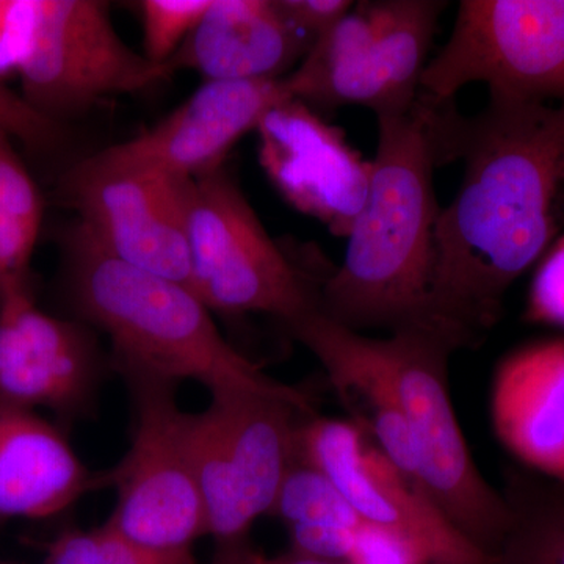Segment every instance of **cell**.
I'll use <instances>...</instances> for the list:
<instances>
[{
    "mask_svg": "<svg viewBox=\"0 0 564 564\" xmlns=\"http://www.w3.org/2000/svg\"><path fill=\"white\" fill-rule=\"evenodd\" d=\"M313 44L280 0H212L169 66L196 70L207 82L284 79Z\"/></svg>",
    "mask_w": 564,
    "mask_h": 564,
    "instance_id": "cell-18",
    "label": "cell"
},
{
    "mask_svg": "<svg viewBox=\"0 0 564 564\" xmlns=\"http://www.w3.org/2000/svg\"><path fill=\"white\" fill-rule=\"evenodd\" d=\"M288 99L285 77L209 80L147 132L79 163L93 172H159L195 180L225 165L234 144Z\"/></svg>",
    "mask_w": 564,
    "mask_h": 564,
    "instance_id": "cell-14",
    "label": "cell"
},
{
    "mask_svg": "<svg viewBox=\"0 0 564 564\" xmlns=\"http://www.w3.org/2000/svg\"><path fill=\"white\" fill-rule=\"evenodd\" d=\"M0 129L21 141L29 151L51 152L66 139L62 122L44 117L20 95L0 82Z\"/></svg>",
    "mask_w": 564,
    "mask_h": 564,
    "instance_id": "cell-26",
    "label": "cell"
},
{
    "mask_svg": "<svg viewBox=\"0 0 564 564\" xmlns=\"http://www.w3.org/2000/svg\"><path fill=\"white\" fill-rule=\"evenodd\" d=\"M104 372L98 345L84 325L36 306L29 282L0 300V400L46 408L63 421L87 415Z\"/></svg>",
    "mask_w": 564,
    "mask_h": 564,
    "instance_id": "cell-15",
    "label": "cell"
},
{
    "mask_svg": "<svg viewBox=\"0 0 564 564\" xmlns=\"http://www.w3.org/2000/svg\"><path fill=\"white\" fill-rule=\"evenodd\" d=\"M212 0H143L139 3L143 24L144 57L169 65L182 43L202 21Z\"/></svg>",
    "mask_w": 564,
    "mask_h": 564,
    "instance_id": "cell-24",
    "label": "cell"
},
{
    "mask_svg": "<svg viewBox=\"0 0 564 564\" xmlns=\"http://www.w3.org/2000/svg\"><path fill=\"white\" fill-rule=\"evenodd\" d=\"M43 221V202L13 139L0 129V300L11 284L29 282Z\"/></svg>",
    "mask_w": 564,
    "mask_h": 564,
    "instance_id": "cell-22",
    "label": "cell"
},
{
    "mask_svg": "<svg viewBox=\"0 0 564 564\" xmlns=\"http://www.w3.org/2000/svg\"><path fill=\"white\" fill-rule=\"evenodd\" d=\"M447 2H359L315 39L285 77L293 99L315 111L361 106L381 117L413 109Z\"/></svg>",
    "mask_w": 564,
    "mask_h": 564,
    "instance_id": "cell-7",
    "label": "cell"
},
{
    "mask_svg": "<svg viewBox=\"0 0 564 564\" xmlns=\"http://www.w3.org/2000/svg\"><path fill=\"white\" fill-rule=\"evenodd\" d=\"M433 137L440 166L464 165L434 229L433 318L475 345L564 234V106L489 99L463 117L433 99Z\"/></svg>",
    "mask_w": 564,
    "mask_h": 564,
    "instance_id": "cell-1",
    "label": "cell"
},
{
    "mask_svg": "<svg viewBox=\"0 0 564 564\" xmlns=\"http://www.w3.org/2000/svg\"><path fill=\"white\" fill-rule=\"evenodd\" d=\"M0 525H2V521H0Z\"/></svg>",
    "mask_w": 564,
    "mask_h": 564,
    "instance_id": "cell-32",
    "label": "cell"
},
{
    "mask_svg": "<svg viewBox=\"0 0 564 564\" xmlns=\"http://www.w3.org/2000/svg\"><path fill=\"white\" fill-rule=\"evenodd\" d=\"M17 74L25 99L44 117L84 113L115 95L150 90L173 76L118 35L98 0H28Z\"/></svg>",
    "mask_w": 564,
    "mask_h": 564,
    "instance_id": "cell-9",
    "label": "cell"
},
{
    "mask_svg": "<svg viewBox=\"0 0 564 564\" xmlns=\"http://www.w3.org/2000/svg\"><path fill=\"white\" fill-rule=\"evenodd\" d=\"M296 458L325 475L362 522L417 541L436 564L488 560L348 419L304 415L296 433Z\"/></svg>",
    "mask_w": 564,
    "mask_h": 564,
    "instance_id": "cell-12",
    "label": "cell"
},
{
    "mask_svg": "<svg viewBox=\"0 0 564 564\" xmlns=\"http://www.w3.org/2000/svg\"><path fill=\"white\" fill-rule=\"evenodd\" d=\"M256 132L259 163L274 191L333 236L348 239L369 195L372 161L299 99L274 106Z\"/></svg>",
    "mask_w": 564,
    "mask_h": 564,
    "instance_id": "cell-13",
    "label": "cell"
},
{
    "mask_svg": "<svg viewBox=\"0 0 564 564\" xmlns=\"http://www.w3.org/2000/svg\"><path fill=\"white\" fill-rule=\"evenodd\" d=\"M289 333L322 364L337 399L350 414L348 421L417 484L410 432L383 339L351 332L322 311Z\"/></svg>",
    "mask_w": 564,
    "mask_h": 564,
    "instance_id": "cell-17",
    "label": "cell"
},
{
    "mask_svg": "<svg viewBox=\"0 0 564 564\" xmlns=\"http://www.w3.org/2000/svg\"><path fill=\"white\" fill-rule=\"evenodd\" d=\"M28 0H0V79L17 73Z\"/></svg>",
    "mask_w": 564,
    "mask_h": 564,
    "instance_id": "cell-29",
    "label": "cell"
},
{
    "mask_svg": "<svg viewBox=\"0 0 564 564\" xmlns=\"http://www.w3.org/2000/svg\"><path fill=\"white\" fill-rule=\"evenodd\" d=\"M193 177L159 172H93L77 163L62 198L79 228L118 261L180 284L191 281Z\"/></svg>",
    "mask_w": 564,
    "mask_h": 564,
    "instance_id": "cell-11",
    "label": "cell"
},
{
    "mask_svg": "<svg viewBox=\"0 0 564 564\" xmlns=\"http://www.w3.org/2000/svg\"><path fill=\"white\" fill-rule=\"evenodd\" d=\"M280 7L300 29L315 41L355 7L350 0H280Z\"/></svg>",
    "mask_w": 564,
    "mask_h": 564,
    "instance_id": "cell-28",
    "label": "cell"
},
{
    "mask_svg": "<svg viewBox=\"0 0 564 564\" xmlns=\"http://www.w3.org/2000/svg\"><path fill=\"white\" fill-rule=\"evenodd\" d=\"M44 564H198L192 551H159L111 527L62 530L46 544Z\"/></svg>",
    "mask_w": 564,
    "mask_h": 564,
    "instance_id": "cell-23",
    "label": "cell"
},
{
    "mask_svg": "<svg viewBox=\"0 0 564 564\" xmlns=\"http://www.w3.org/2000/svg\"><path fill=\"white\" fill-rule=\"evenodd\" d=\"M347 564H436L430 552L417 541L386 529L362 522L356 530Z\"/></svg>",
    "mask_w": 564,
    "mask_h": 564,
    "instance_id": "cell-27",
    "label": "cell"
},
{
    "mask_svg": "<svg viewBox=\"0 0 564 564\" xmlns=\"http://www.w3.org/2000/svg\"><path fill=\"white\" fill-rule=\"evenodd\" d=\"M533 270L522 318L530 325L564 329V234Z\"/></svg>",
    "mask_w": 564,
    "mask_h": 564,
    "instance_id": "cell-25",
    "label": "cell"
},
{
    "mask_svg": "<svg viewBox=\"0 0 564 564\" xmlns=\"http://www.w3.org/2000/svg\"><path fill=\"white\" fill-rule=\"evenodd\" d=\"M65 293L77 317L109 337L122 378L195 380L209 392L274 381L223 337L187 285L118 261L79 226L66 242Z\"/></svg>",
    "mask_w": 564,
    "mask_h": 564,
    "instance_id": "cell-3",
    "label": "cell"
},
{
    "mask_svg": "<svg viewBox=\"0 0 564 564\" xmlns=\"http://www.w3.org/2000/svg\"><path fill=\"white\" fill-rule=\"evenodd\" d=\"M377 122L369 195L348 236L344 262L323 281L321 311L358 333L443 326L432 313L441 212L434 193L440 163L432 98L421 93L413 109Z\"/></svg>",
    "mask_w": 564,
    "mask_h": 564,
    "instance_id": "cell-2",
    "label": "cell"
},
{
    "mask_svg": "<svg viewBox=\"0 0 564 564\" xmlns=\"http://www.w3.org/2000/svg\"><path fill=\"white\" fill-rule=\"evenodd\" d=\"M270 516L284 524L292 552L326 562H347L356 530L362 524L332 481L299 458Z\"/></svg>",
    "mask_w": 564,
    "mask_h": 564,
    "instance_id": "cell-20",
    "label": "cell"
},
{
    "mask_svg": "<svg viewBox=\"0 0 564 564\" xmlns=\"http://www.w3.org/2000/svg\"><path fill=\"white\" fill-rule=\"evenodd\" d=\"M315 413L302 389L273 381L262 388L210 392L199 413H185V441L215 543L245 540L272 514L296 462V433Z\"/></svg>",
    "mask_w": 564,
    "mask_h": 564,
    "instance_id": "cell-4",
    "label": "cell"
},
{
    "mask_svg": "<svg viewBox=\"0 0 564 564\" xmlns=\"http://www.w3.org/2000/svg\"><path fill=\"white\" fill-rule=\"evenodd\" d=\"M502 494L510 527L485 564H564V481L511 469Z\"/></svg>",
    "mask_w": 564,
    "mask_h": 564,
    "instance_id": "cell-21",
    "label": "cell"
},
{
    "mask_svg": "<svg viewBox=\"0 0 564 564\" xmlns=\"http://www.w3.org/2000/svg\"><path fill=\"white\" fill-rule=\"evenodd\" d=\"M470 84L496 101L564 106V0H462L421 93L454 101Z\"/></svg>",
    "mask_w": 564,
    "mask_h": 564,
    "instance_id": "cell-8",
    "label": "cell"
},
{
    "mask_svg": "<svg viewBox=\"0 0 564 564\" xmlns=\"http://www.w3.org/2000/svg\"><path fill=\"white\" fill-rule=\"evenodd\" d=\"M489 417L500 445L525 470L564 481V336L532 340L500 359Z\"/></svg>",
    "mask_w": 564,
    "mask_h": 564,
    "instance_id": "cell-16",
    "label": "cell"
},
{
    "mask_svg": "<svg viewBox=\"0 0 564 564\" xmlns=\"http://www.w3.org/2000/svg\"><path fill=\"white\" fill-rule=\"evenodd\" d=\"M188 245V289L212 313L270 315L291 332L321 311L334 267L322 256L302 261L272 239L225 165L195 177Z\"/></svg>",
    "mask_w": 564,
    "mask_h": 564,
    "instance_id": "cell-5",
    "label": "cell"
},
{
    "mask_svg": "<svg viewBox=\"0 0 564 564\" xmlns=\"http://www.w3.org/2000/svg\"><path fill=\"white\" fill-rule=\"evenodd\" d=\"M210 564H347L340 562H326L313 556L295 554L269 555L261 549L254 547L248 538L245 540L220 543L215 547Z\"/></svg>",
    "mask_w": 564,
    "mask_h": 564,
    "instance_id": "cell-30",
    "label": "cell"
},
{
    "mask_svg": "<svg viewBox=\"0 0 564 564\" xmlns=\"http://www.w3.org/2000/svg\"><path fill=\"white\" fill-rule=\"evenodd\" d=\"M0 564H24V563H18V562H6V560H0Z\"/></svg>",
    "mask_w": 564,
    "mask_h": 564,
    "instance_id": "cell-31",
    "label": "cell"
},
{
    "mask_svg": "<svg viewBox=\"0 0 564 564\" xmlns=\"http://www.w3.org/2000/svg\"><path fill=\"white\" fill-rule=\"evenodd\" d=\"M383 344L419 486L464 538L491 555L508 532L510 510L478 469L452 402L448 364L466 343L443 326H413L391 333Z\"/></svg>",
    "mask_w": 564,
    "mask_h": 564,
    "instance_id": "cell-6",
    "label": "cell"
},
{
    "mask_svg": "<svg viewBox=\"0 0 564 564\" xmlns=\"http://www.w3.org/2000/svg\"><path fill=\"white\" fill-rule=\"evenodd\" d=\"M122 380L132 397L131 445L121 462L102 474L104 485L117 491L106 524L148 547L192 551L196 540L207 536V521L177 384L151 377Z\"/></svg>",
    "mask_w": 564,
    "mask_h": 564,
    "instance_id": "cell-10",
    "label": "cell"
},
{
    "mask_svg": "<svg viewBox=\"0 0 564 564\" xmlns=\"http://www.w3.org/2000/svg\"><path fill=\"white\" fill-rule=\"evenodd\" d=\"M102 485L58 426L0 400V521L52 518Z\"/></svg>",
    "mask_w": 564,
    "mask_h": 564,
    "instance_id": "cell-19",
    "label": "cell"
}]
</instances>
